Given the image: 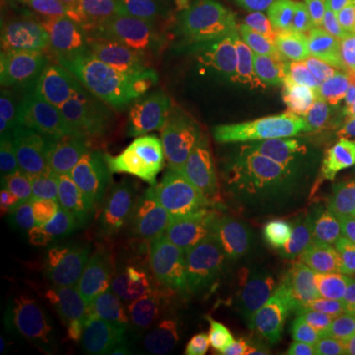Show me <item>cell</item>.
Returning a JSON list of instances; mask_svg holds the SVG:
<instances>
[{
  "label": "cell",
  "mask_w": 355,
  "mask_h": 355,
  "mask_svg": "<svg viewBox=\"0 0 355 355\" xmlns=\"http://www.w3.org/2000/svg\"><path fill=\"white\" fill-rule=\"evenodd\" d=\"M190 257L193 237L170 205H4V343L12 352H127Z\"/></svg>",
  "instance_id": "cell-1"
},
{
  "label": "cell",
  "mask_w": 355,
  "mask_h": 355,
  "mask_svg": "<svg viewBox=\"0 0 355 355\" xmlns=\"http://www.w3.org/2000/svg\"><path fill=\"white\" fill-rule=\"evenodd\" d=\"M198 142V190L229 241L277 237L355 202L352 130L272 67H174L162 83Z\"/></svg>",
  "instance_id": "cell-2"
},
{
  "label": "cell",
  "mask_w": 355,
  "mask_h": 355,
  "mask_svg": "<svg viewBox=\"0 0 355 355\" xmlns=\"http://www.w3.org/2000/svg\"><path fill=\"white\" fill-rule=\"evenodd\" d=\"M198 186V142L170 91L87 67L48 71L4 107V205L150 202Z\"/></svg>",
  "instance_id": "cell-3"
},
{
  "label": "cell",
  "mask_w": 355,
  "mask_h": 355,
  "mask_svg": "<svg viewBox=\"0 0 355 355\" xmlns=\"http://www.w3.org/2000/svg\"><path fill=\"white\" fill-rule=\"evenodd\" d=\"M99 8L174 67H272L324 95L340 119L355 99L352 76L324 44L316 16L261 12L241 0H103Z\"/></svg>",
  "instance_id": "cell-4"
},
{
  "label": "cell",
  "mask_w": 355,
  "mask_h": 355,
  "mask_svg": "<svg viewBox=\"0 0 355 355\" xmlns=\"http://www.w3.org/2000/svg\"><path fill=\"white\" fill-rule=\"evenodd\" d=\"M331 336L245 257L193 253L146 320L135 355H320Z\"/></svg>",
  "instance_id": "cell-5"
},
{
  "label": "cell",
  "mask_w": 355,
  "mask_h": 355,
  "mask_svg": "<svg viewBox=\"0 0 355 355\" xmlns=\"http://www.w3.org/2000/svg\"><path fill=\"white\" fill-rule=\"evenodd\" d=\"M229 245L277 280L340 352L355 355V202L277 237H241Z\"/></svg>",
  "instance_id": "cell-6"
},
{
  "label": "cell",
  "mask_w": 355,
  "mask_h": 355,
  "mask_svg": "<svg viewBox=\"0 0 355 355\" xmlns=\"http://www.w3.org/2000/svg\"><path fill=\"white\" fill-rule=\"evenodd\" d=\"M316 28L324 44L331 48V55L343 64V71L352 76L355 83V0H320L316 8ZM355 114V99L352 107L343 111V123Z\"/></svg>",
  "instance_id": "cell-7"
},
{
  "label": "cell",
  "mask_w": 355,
  "mask_h": 355,
  "mask_svg": "<svg viewBox=\"0 0 355 355\" xmlns=\"http://www.w3.org/2000/svg\"><path fill=\"white\" fill-rule=\"evenodd\" d=\"M249 8H261V12H280V16H316L320 0H241Z\"/></svg>",
  "instance_id": "cell-8"
},
{
  "label": "cell",
  "mask_w": 355,
  "mask_h": 355,
  "mask_svg": "<svg viewBox=\"0 0 355 355\" xmlns=\"http://www.w3.org/2000/svg\"><path fill=\"white\" fill-rule=\"evenodd\" d=\"M320 355H347V352H340V347H336V340H331V343H328V347H324Z\"/></svg>",
  "instance_id": "cell-9"
},
{
  "label": "cell",
  "mask_w": 355,
  "mask_h": 355,
  "mask_svg": "<svg viewBox=\"0 0 355 355\" xmlns=\"http://www.w3.org/2000/svg\"><path fill=\"white\" fill-rule=\"evenodd\" d=\"M347 130H352V142H355V114L347 119Z\"/></svg>",
  "instance_id": "cell-10"
},
{
  "label": "cell",
  "mask_w": 355,
  "mask_h": 355,
  "mask_svg": "<svg viewBox=\"0 0 355 355\" xmlns=\"http://www.w3.org/2000/svg\"><path fill=\"white\" fill-rule=\"evenodd\" d=\"M352 178H355V142H352Z\"/></svg>",
  "instance_id": "cell-11"
},
{
  "label": "cell",
  "mask_w": 355,
  "mask_h": 355,
  "mask_svg": "<svg viewBox=\"0 0 355 355\" xmlns=\"http://www.w3.org/2000/svg\"><path fill=\"white\" fill-rule=\"evenodd\" d=\"M119 355H135V347H127V352H119Z\"/></svg>",
  "instance_id": "cell-12"
},
{
  "label": "cell",
  "mask_w": 355,
  "mask_h": 355,
  "mask_svg": "<svg viewBox=\"0 0 355 355\" xmlns=\"http://www.w3.org/2000/svg\"><path fill=\"white\" fill-rule=\"evenodd\" d=\"M91 4H103V0H91Z\"/></svg>",
  "instance_id": "cell-13"
},
{
  "label": "cell",
  "mask_w": 355,
  "mask_h": 355,
  "mask_svg": "<svg viewBox=\"0 0 355 355\" xmlns=\"http://www.w3.org/2000/svg\"><path fill=\"white\" fill-rule=\"evenodd\" d=\"M8 355H16V352H12V347H8Z\"/></svg>",
  "instance_id": "cell-14"
}]
</instances>
